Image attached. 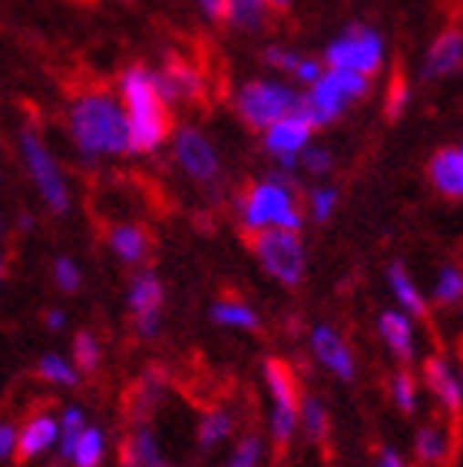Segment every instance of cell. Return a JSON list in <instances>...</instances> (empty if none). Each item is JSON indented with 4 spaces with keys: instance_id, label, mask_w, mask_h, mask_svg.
I'll return each mask as SVG.
<instances>
[{
    "instance_id": "obj_1",
    "label": "cell",
    "mask_w": 463,
    "mask_h": 467,
    "mask_svg": "<svg viewBox=\"0 0 463 467\" xmlns=\"http://www.w3.org/2000/svg\"><path fill=\"white\" fill-rule=\"evenodd\" d=\"M119 90H123V113L129 123V153H156L172 130V113L170 103L156 90L152 73L143 63H133L119 77Z\"/></svg>"
},
{
    "instance_id": "obj_2",
    "label": "cell",
    "mask_w": 463,
    "mask_h": 467,
    "mask_svg": "<svg viewBox=\"0 0 463 467\" xmlns=\"http://www.w3.org/2000/svg\"><path fill=\"white\" fill-rule=\"evenodd\" d=\"M70 133L87 156L129 153V123L123 107L109 93H83L70 109Z\"/></svg>"
},
{
    "instance_id": "obj_3",
    "label": "cell",
    "mask_w": 463,
    "mask_h": 467,
    "mask_svg": "<svg viewBox=\"0 0 463 467\" xmlns=\"http://www.w3.org/2000/svg\"><path fill=\"white\" fill-rule=\"evenodd\" d=\"M245 245H249L265 272L272 279H278L285 288H298L304 282V245L298 233L288 229H245Z\"/></svg>"
},
{
    "instance_id": "obj_4",
    "label": "cell",
    "mask_w": 463,
    "mask_h": 467,
    "mask_svg": "<svg viewBox=\"0 0 463 467\" xmlns=\"http://www.w3.org/2000/svg\"><path fill=\"white\" fill-rule=\"evenodd\" d=\"M242 216H245V229H288L298 233L302 229V213L294 202V192L278 182H259L242 196Z\"/></svg>"
},
{
    "instance_id": "obj_5",
    "label": "cell",
    "mask_w": 463,
    "mask_h": 467,
    "mask_svg": "<svg viewBox=\"0 0 463 467\" xmlns=\"http://www.w3.org/2000/svg\"><path fill=\"white\" fill-rule=\"evenodd\" d=\"M381 60H384L381 34L361 27V24L347 27V34L328 47L331 70H351V73H361V77H375L381 70Z\"/></svg>"
},
{
    "instance_id": "obj_6",
    "label": "cell",
    "mask_w": 463,
    "mask_h": 467,
    "mask_svg": "<svg viewBox=\"0 0 463 467\" xmlns=\"http://www.w3.org/2000/svg\"><path fill=\"white\" fill-rule=\"evenodd\" d=\"M294 93L282 83H272V80H252L242 87L239 93V113L242 119L255 130H268L272 123L278 119H285L288 113L294 109Z\"/></svg>"
},
{
    "instance_id": "obj_7",
    "label": "cell",
    "mask_w": 463,
    "mask_h": 467,
    "mask_svg": "<svg viewBox=\"0 0 463 467\" xmlns=\"http://www.w3.org/2000/svg\"><path fill=\"white\" fill-rule=\"evenodd\" d=\"M20 150H24V160H27V170L34 176V182L40 186V196L46 199V206L54 213H67L70 206V192H67V182H63L60 170H57L54 156L44 146V140L34 133V130H24L20 136Z\"/></svg>"
},
{
    "instance_id": "obj_8",
    "label": "cell",
    "mask_w": 463,
    "mask_h": 467,
    "mask_svg": "<svg viewBox=\"0 0 463 467\" xmlns=\"http://www.w3.org/2000/svg\"><path fill=\"white\" fill-rule=\"evenodd\" d=\"M176 156H179V162H182V170L196 182H202V186H215V182H219V156H215L212 143H209L199 130H192V126L179 130Z\"/></svg>"
},
{
    "instance_id": "obj_9",
    "label": "cell",
    "mask_w": 463,
    "mask_h": 467,
    "mask_svg": "<svg viewBox=\"0 0 463 467\" xmlns=\"http://www.w3.org/2000/svg\"><path fill=\"white\" fill-rule=\"evenodd\" d=\"M460 63H463V34L460 27H447L430 44V54L424 60V80H444V77L460 70Z\"/></svg>"
},
{
    "instance_id": "obj_10",
    "label": "cell",
    "mask_w": 463,
    "mask_h": 467,
    "mask_svg": "<svg viewBox=\"0 0 463 467\" xmlns=\"http://www.w3.org/2000/svg\"><path fill=\"white\" fill-rule=\"evenodd\" d=\"M427 176L434 182V189L450 202H460L463 196V153L460 146H444L437 150V156L430 160Z\"/></svg>"
},
{
    "instance_id": "obj_11",
    "label": "cell",
    "mask_w": 463,
    "mask_h": 467,
    "mask_svg": "<svg viewBox=\"0 0 463 467\" xmlns=\"http://www.w3.org/2000/svg\"><path fill=\"white\" fill-rule=\"evenodd\" d=\"M312 345L314 355L324 361V368H331L341 381H351L355 378V355L347 351V345L341 342V335L328 325H318L312 332Z\"/></svg>"
},
{
    "instance_id": "obj_12",
    "label": "cell",
    "mask_w": 463,
    "mask_h": 467,
    "mask_svg": "<svg viewBox=\"0 0 463 467\" xmlns=\"http://www.w3.org/2000/svg\"><path fill=\"white\" fill-rule=\"evenodd\" d=\"M265 381H268L272 398H275V408L302 411V381H298V371H294L285 358L265 361Z\"/></svg>"
},
{
    "instance_id": "obj_13",
    "label": "cell",
    "mask_w": 463,
    "mask_h": 467,
    "mask_svg": "<svg viewBox=\"0 0 463 467\" xmlns=\"http://www.w3.org/2000/svg\"><path fill=\"white\" fill-rule=\"evenodd\" d=\"M424 381H427L430 391L440 398V405L450 411V418H460V375H457L440 355L424 361Z\"/></svg>"
},
{
    "instance_id": "obj_14",
    "label": "cell",
    "mask_w": 463,
    "mask_h": 467,
    "mask_svg": "<svg viewBox=\"0 0 463 467\" xmlns=\"http://www.w3.org/2000/svg\"><path fill=\"white\" fill-rule=\"evenodd\" d=\"M308 140H312V126L302 123V119L292 117V113L265 130V150L268 153H275V156L302 153L304 146H308Z\"/></svg>"
},
{
    "instance_id": "obj_15",
    "label": "cell",
    "mask_w": 463,
    "mask_h": 467,
    "mask_svg": "<svg viewBox=\"0 0 463 467\" xmlns=\"http://www.w3.org/2000/svg\"><path fill=\"white\" fill-rule=\"evenodd\" d=\"M57 441V421L50 414H34L24 428H20L17 441H14V451H17L20 461H30L36 454H44L50 444Z\"/></svg>"
},
{
    "instance_id": "obj_16",
    "label": "cell",
    "mask_w": 463,
    "mask_h": 467,
    "mask_svg": "<svg viewBox=\"0 0 463 467\" xmlns=\"http://www.w3.org/2000/svg\"><path fill=\"white\" fill-rule=\"evenodd\" d=\"M119 467H170L149 428H136L119 448Z\"/></svg>"
},
{
    "instance_id": "obj_17",
    "label": "cell",
    "mask_w": 463,
    "mask_h": 467,
    "mask_svg": "<svg viewBox=\"0 0 463 467\" xmlns=\"http://www.w3.org/2000/svg\"><path fill=\"white\" fill-rule=\"evenodd\" d=\"M109 245H113V252L119 255V259L143 262L146 255H149V249H152V239H149V233H146L143 225L126 223V225H116L113 233H109Z\"/></svg>"
},
{
    "instance_id": "obj_18",
    "label": "cell",
    "mask_w": 463,
    "mask_h": 467,
    "mask_svg": "<svg viewBox=\"0 0 463 467\" xmlns=\"http://www.w3.org/2000/svg\"><path fill=\"white\" fill-rule=\"evenodd\" d=\"M377 328H381L384 342L391 345V351L397 355V358H401V361L414 358V332H410L407 315H401V312H384L381 322H377Z\"/></svg>"
},
{
    "instance_id": "obj_19",
    "label": "cell",
    "mask_w": 463,
    "mask_h": 467,
    "mask_svg": "<svg viewBox=\"0 0 463 467\" xmlns=\"http://www.w3.org/2000/svg\"><path fill=\"white\" fill-rule=\"evenodd\" d=\"M159 308H162V282L156 279L152 272L136 275L133 288H129V312H133V318L149 315V312H159Z\"/></svg>"
},
{
    "instance_id": "obj_20",
    "label": "cell",
    "mask_w": 463,
    "mask_h": 467,
    "mask_svg": "<svg viewBox=\"0 0 463 467\" xmlns=\"http://www.w3.org/2000/svg\"><path fill=\"white\" fill-rule=\"evenodd\" d=\"M387 279H391L394 296L404 306V312H410L414 318H427V302H424V296L417 292V285H414V279L407 275L401 262H394L391 269H387Z\"/></svg>"
},
{
    "instance_id": "obj_21",
    "label": "cell",
    "mask_w": 463,
    "mask_h": 467,
    "mask_svg": "<svg viewBox=\"0 0 463 467\" xmlns=\"http://www.w3.org/2000/svg\"><path fill=\"white\" fill-rule=\"evenodd\" d=\"M450 451H454V441H450L447 428L427 424V428L417 431V458L424 461V464H444V461L450 458Z\"/></svg>"
},
{
    "instance_id": "obj_22",
    "label": "cell",
    "mask_w": 463,
    "mask_h": 467,
    "mask_svg": "<svg viewBox=\"0 0 463 467\" xmlns=\"http://www.w3.org/2000/svg\"><path fill=\"white\" fill-rule=\"evenodd\" d=\"M268 17V0H229L225 24L239 30H259Z\"/></svg>"
},
{
    "instance_id": "obj_23",
    "label": "cell",
    "mask_w": 463,
    "mask_h": 467,
    "mask_svg": "<svg viewBox=\"0 0 463 467\" xmlns=\"http://www.w3.org/2000/svg\"><path fill=\"white\" fill-rule=\"evenodd\" d=\"M212 318L219 325H229V328H249V332L259 328V315H255V308L245 306V302H215Z\"/></svg>"
},
{
    "instance_id": "obj_24",
    "label": "cell",
    "mask_w": 463,
    "mask_h": 467,
    "mask_svg": "<svg viewBox=\"0 0 463 467\" xmlns=\"http://www.w3.org/2000/svg\"><path fill=\"white\" fill-rule=\"evenodd\" d=\"M232 428H235V421H232V414L229 411H212V414H205V421L199 424V448L202 451H212L219 448L225 438L232 434Z\"/></svg>"
},
{
    "instance_id": "obj_25",
    "label": "cell",
    "mask_w": 463,
    "mask_h": 467,
    "mask_svg": "<svg viewBox=\"0 0 463 467\" xmlns=\"http://www.w3.org/2000/svg\"><path fill=\"white\" fill-rule=\"evenodd\" d=\"M298 421L304 424V431H308V438H312L314 444H324V441H328V411H324V405H321L318 398L302 401Z\"/></svg>"
},
{
    "instance_id": "obj_26",
    "label": "cell",
    "mask_w": 463,
    "mask_h": 467,
    "mask_svg": "<svg viewBox=\"0 0 463 467\" xmlns=\"http://www.w3.org/2000/svg\"><path fill=\"white\" fill-rule=\"evenodd\" d=\"M70 461L77 467H99V461H103V434H99L97 428H83Z\"/></svg>"
},
{
    "instance_id": "obj_27",
    "label": "cell",
    "mask_w": 463,
    "mask_h": 467,
    "mask_svg": "<svg viewBox=\"0 0 463 467\" xmlns=\"http://www.w3.org/2000/svg\"><path fill=\"white\" fill-rule=\"evenodd\" d=\"M36 375L46 378V381H54V385H63V388L80 385V375H77V368H73V365H67L60 355H44V358H40V368H36Z\"/></svg>"
},
{
    "instance_id": "obj_28",
    "label": "cell",
    "mask_w": 463,
    "mask_h": 467,
    "mask_svg": "<svg viewBox=\"0 0 463 467\" xmlns=\"http://www.w3.org/2000/svg\"><path fill=\"white\" fill-rule=\"evenodd\" d=\"M83 428H87V421H83L80 408H70V411L63 414V421H60V458L63 461L73 454V448H77V441H80Z\"/></svg>"
},
{
    "instance_id": "obj_29",
    "label": "cell",
    "mask_w": 463,
    "mask_h": 467,
    "mask_svg": "<svg viewBox=\"0 0 463 467\" xmlns=\"http://www.w3.org/2000/svg\"><path fill=\"white\" fill-rule=\"evenodd\" d=\"M73 361H77V371L99 368V342L89 332H80L73 338Z\"/></svg>"
},
{
    "instance_id": "obj_30",
    "label": "cell",
    "mask_w": 463,
    "mask_h": 467,
    "mask_svg": "<svg viewBox=\"0 0 463 467\" xmlns=\"http://www.w3.org/2000/svg\"><path fill=\"white\" fill-rule=\"evenodd\" d=\"M463 296V275L457 265H447L444 272H440V282H437V302L440 306H457Z\"/></svg>"
},
{
    "instance_id": "obj_31",
    "label": "cell",
    "mask_w": 463,
    "mask_h": 467,
    "mask_svg": "<svg viewBox=\"0 0 463 467\" xmlns=\"http://www.w3.org/2000/svg\"><path fill=\"white\" fill-rule=\"evenodd\" d=\"M394 401H397V408L404 414L417 411V385H414V378L407 371H401V375L394 378Z\"/></svg>"
},
{
    "instance_id": "obj_32",
    "label": "cell",
    "mask_w": 463,
    "mask_h": 467,
    "mask_svg": "<svg viewBox=\"0 0 463 467\" xmlns=\"http://www.w3.org/2000/svg\"><path fill=\"white\" fill-rule=\"evenodd\" d=\"M334 206H338V189H314L312 192V216L314 223H328L331 213H334Z\"/></svg>"
},
{
    "instance_id": "obj_33",
    "label": "cell",
    "mask_w": 463,
    "mask_h": 467,
    "mask_svg": "<svg viewBox=\"0 0 463 467\" xmlns=\"http://www.w3.org/2000/svg\"><path fill=\"white\" fill-rule=\"evenodd\" d=\"M259 458H262V441L252 434V438H245L235 448V454H232V461L225 467H259Z\"/></svg>"
},
{
    "instance_id": "obj_34",
    "label": "cell",
    "mask_w": 463,
    "mask_h": 467,
    "mask_svg": "<svg viewBox=\"0 0 463 467\" xmlns=\"http://www.w3.org/2000/svg\"><path fill=\"white\" fill-rule=\"evenodd\" d=\"M404 107H407V83H404L401 70H394L391 90H387V119H397V117H401Z\"/></svg>"
},
{
    "instance_id": "obj_35",
    "label": "cell",
    "mask_w": 463,
    "mask_h": 467,
    "mask_svg": "<svg viewBox=\"0 0 463 467\" xmlns=\"http://www.w3.org/2000/svg\"><path fill=\"white\" fill-rule=\"evenodd\" d=\"M265 63L272 67V70L292 73V77H294V70H298L302 57L292 54V50H282V47H268V50H265Z\"/></svg>"
},
{
    "instance_id": "obj_36",
    "label": "cell",
    "mask_w": 463,
    "mask_h": 467,
    "mask_svg": "<svg viewBox=\"0 0 463 467\" xmlns=\"http://www.w3.org/2000/svg\"><path fill=\"white\" fill-rule=\"evenodd\" d=\"M54 279L63 292H77V288H80V269L73 265V259H57L54 262Z\"/></svg>"
},
{
    "instance_id": "obj_37",
    "label": "cell",
    "mask_w": 463,
    "mask_h": 467,
    "mask_svg": "<svg viewBox=\"0 0 463 467\" xmlns=\"http://www.w3.org/2000/svg\"><path fill=\"white\" fill-rule=\"evenodd\" d=\"M302 162H304V170H308V172L321 176V172L331 170V153H328V150H308V153L302 156Z\"/></svg>"
},
{
    "instance_id": "obj_38",
    "label": "cell",
    "mask_w": 463,
    "mask_h": 467,
    "mask_svg": "<svg viewBox=\"0 0 463 467\" xmlns=\"http://www.w3.org/2000/svg\"><path fill=\"white\" fill-rule=\"evenodd\" d=\"M136 332L143 335V338H152V335H159V312L139 315V318H136Z\"/></svg>"
},
{
    "instance_id": "obj_39",
    "label": "cell",
    "mask_w": 463,
    "mask_h": 467,
    "mask_svg": "<svg viewBox=\"0 0 463 467\" xmlns=\"http://www.w3.org/2000/svg\"><path fill=\"white\" fill-rule=\"evenodd\" d=\"M199 7L215 20V24H225V14H229V0H199Z\"/></svg>"
},
{
    "instance_id": "obj_40",
    "label": "cell",
    "mask_w": 463,
    "mask_h": 467,
    "mask_svg": "<svg viewBox=\"0 0 463 467\" xmlns=\"http://www.w3.org/2000/svg\"><path fill=\"white\" fill-rule=\"evenodd\" d=\"M321 63L318 60H302L298 63V70H294V77H298V80H304V83H314L321 77Z\"/></svg>"
},
{
    "instance_id": "obj_41",
    "label": "cell",
    "mask_w": 463,
    "mask_h": 467,
    "mask_svg": "<svg viewBox=\"0 0 463 467\" xmlns=\"http://www.w3.org/2000/svg\"><path fill=\"white\" fill-rule=\"evenodd\" d=\"M14 441H17V431L10 424H0V458H10L14 454Z\"/></svg>"
},
{
    "instance_id": "obj_42",
    "label": "cell",
    "mask_w": 463,
    "mask_h": 467,
    "mask_svg": "<svg viewBox=\"0 0 463 467\" xmlns=\"http://www.w3.org/2000/svg\"><path fill=\"white\" fill-rule=\"evenodd\" d=\"M377 467H407V464H404V458L397 454V451L384 448V451H381V458H377Z\"/></svg>"
},
{
    "instance_id": "obj_43",
    "label": "cell",
    "mask_w": 463,
    "mask_h": 467,
    "mask_svg": "<svg viewBox=\"0 0 463 467\" xmlns=\"http://www.w3.org/2000/svg\"><path fill=\"white\" fill-rule=\"evenodd\" d=\"M63 325H67V315L63 312H46V328H63Z\"/></svg>"
},
{
    "instance_id": "obj_44",
    "label": "cell",
    "mask_w": 463,
    "mask_h": 467,
    "mask_svg": "<svg viewBox=\"0 0 463 467\" xmlns=\"http://www.w3.org/2000/svg\"><path fill=\"white\" fill-rule=\"evenodd\" d=\"M268 7H275V10H288V7H292V0H268Z\"/></svg>"
}]
</instances>
